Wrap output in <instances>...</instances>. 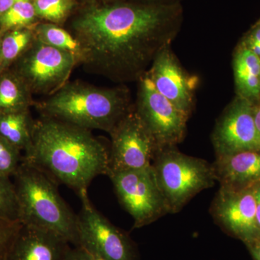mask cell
<instances>
[{"instance_id":"cell-30","label":"cell","mask_w":260,"mask_h":260,"mask_svg":"<svg viewBox=\"0 0 260 260\" xmlns=\"http://www.w3.org/2000/svg\"><path fill=\"white\" fill-rule=\"evenodd\" d=\"M21 1L24 0H0V15L4 14L17 3Z\"/></svg>"},{"instance_id":"cell-12","label":"cell","mask_w":260,"mask_h":260,"mask_svg":"<svg viewBox=\"0 0 260 260\" xmlns=\"http://www.w3.org/2000/svg\"><path fill=\"white\" fill-rule=\"evenodd\" d=\"M211 140L216 156L243 150H260L253 103L236 95L217 119Z\"/></svg>"},{"instance_id":"cell-31","label":"cell","mask_w":260,"mask_h":260,"mask_svg":"<svg viewBox=\"0 0 260 260\" xmlns=\"http://www.w3.org/2000/svg\"><path fill=\"white\" fill-rule=\"evenodd\" d=\"M146 3H158V4H174L179 3L177 0H146Z\"/></svg>"},{"instance_id":"cell-17","label":"cell","mask_w":260,"mask_h":260,"mask_svg":"<svg viewBox=\"0 0 260 260\" xmlns=\"http://www.w3.org/2000/svg\"><path fill=\"white\" fill-rule=\"evenodd\" d=\"M34 124L30 109L1 112L0 136L25 154L31 148Z\"/></svg>"},{"instance_id":"cell-34","label":"cell","mask_w":260,"mask_h":260,"mask_svg":"<svg viewBox=\"0 0 260 260\" xmlns=\"http://www.w3.org/2000/svg\"><path fill=\"white\" fill-rule=\"evenodd\" d=\"M102 1H104V0H102Z\"/></svg>"},{"instance_id":"cell-16","label":"cell","mask_w":260,"mask_h":260,"mask_svg":"<svg viewBox=\"0 0 260 260\" xmlns=\"http://www.w3.org/2000/svg\"><path fill=\"white\" fill-rule=\"evenodd\" d=\"M236 95L251 103L260 100V59L241 43L232 59Z\"/></svg>"},{"instance_id":"cell-19","label":"cell","mask_w":260,"mask_h":260,"mask_svg":"<svg viewBox=\"0 0 260 260\" xmlns=\"http://www.w3.org/2000/svg\"><path fill=\"white\" fill-rule=\"evenodd\" d=\"M35 39L34 27L15 29L2 34L0 73L10 69Z\"/></svg>"},{"instance_id":"cell-20","label":"cell","mask_w":260,"mask_h":260,"mask_svg":"<svg viewBox=\"0 0 260 260\" xmlns=\"http://www.w3.org/2000/svg\"><path fill=\"white\" fill-rule=\"evenodd\" d=\"M36 38L47 45L73 54L80 64L81 47L74 36L68 30L51 23H38L34 26Z\"/></svg>"},{"instance_id":"cell-22","label":"cell","mask_w":260,"mask_h":260,"mask_svg":"<svg viewBox=\"0 0 260 260\" xmlns=\"http://www.w3.org/2000/svg\"><path fill=\"white\" fill-rule=\"evenodd\" d=\"M39 19L48 23L59 24L69 16L76 0H32Z\"/></svg>"},{"instance_id":"cell-11","label":"cell","mask_w":260,"mask_h":260,"mask_svg":"<svg viewBox=\"0 0 260 260\" xmlns=\"http://www.w3.org/2000/svg\"><path fill=\"white\" fill-rule=\"evenodd\" d=\"M210 211L224 232L244 244L259 239L254 186L245 189L220 186Z\"/></svg>"},{"instance_id":"cell-32","label":"cell","mask_w":260,"mask_h":260,"mask_svg":"<svg viewBox=\"0 0 260 260\" xmlns=\"http://www.w3.org/2000/svg\"><path fill=\"white\" fill-rule=\"evenodd\" d=\"M1 37H2V34L0 32V54H1Z\"/></svg>"},{"instance_id":"cell-4","label":"cell","mask_w":260,"mask_h":260,"mask_svg":"<svg viewBox=\"0 0 260 260\" xmlns=\"http://www.w3.org/2000/svg\"><path fill=\"white\" fill-rule=\"evenodd\" d=\"M13 177L22 224L54 233L79 246L77 215L59 194L57 183L23 159Z\"/></svg>"},{"instance_id":"cell-26","label":"cell","mask_w":260,"mask_h":260,"mask_svg":"<svg viewBox=\"0 0 260 260\" xmlns=\"http://www.w3.org/2000/svg\"><path fill=\"white\" fill-rule=\"evenodd\" d=\"M64 260H91L88 253L81 246L71 248Z\"/></svg>"},{"instance_id":"cell-24","label":"cell","mask_w":260,"mask_h":260,"mask_svg":"<svg viewBox=\"0 0 260 260\" xmlns=\"http://www.w3.org/2000/svg\"><path fill=\"white\" fill-rule=\"evenodd\" d=\"M23 157L21 151L0 136V176L13 177Z\"/></svg>"},{"instance_id":"cell-10","label":"cell","mask_w":260,"mask_h":260,"mask_svg":"<svg viewBox=\"0 0 260 260\" xmlns=\"http://www.w3.org/2000/svg\"><path fill=\"white\" fill-rule=\"evenodd\" d=\"M79 197L82 202L77 215L79 246L104 260H136L135 248L127 234L95 209L88 191Z\"/></svg>"},{"instance_id":"cell-15","label":"cell","mask_w":260,"mask_h":260,"mask_svg":"<svg viewBox=\"0 0 260 260\" xmlns=\"http://www.w3.org/2000/svg\"><path fill=\"white\" fill-rule=\"evenodd\" d=\"M212 165L215 181L220 186L245 189L260 184V150L216 156Z\"/></svg>"},{"instance_id":"cell-14","label":"cell","mask_w":260,"mask_h":260,"mask_svg":"<svg viewBox=\"0 0 260 260\" xmlns=\"http://www.w3.org/2000/svg\"><path fill=\"white\" fill-rule=\"evenodd\" d=\"M70 249L57 234L22 224L7 260H64Z\"/></svg>"},{"instance_id":"cell-23","label":"cell","mask_w":260,"mask_h":260,"mask_svg":"<svg viewBox=\"0 0 260 260\" xmlns=\"http://www.w3.org/2000/svg\"><path fill=\"white\" fill-rule=\"evenodd\" d=\"M10 178L0 176V218L20 221L18 197Z\"/></svg>"},{"instance_id":"cell-29","label":"cell","mask_w":260,"mask_h":260,"mask_svg":"<svg viewBox=\"0 0 260 260\" xmlns=\"http://www.w3.org/2000/svg\"><path fill=\"white\" fill-rule=\"evenodd\" d=\"M256 198V218L258 229L260 232V184L254 186Z\"/></svg>"},{"instance_id":"cell-28","label":"cell","mask_w":260,"mask_h":260,"mask_svg":"<svg viewBox=\"0 0 260 260\" xmlns=\"http://www.w3.org/2000/svg\"><path fill=\"white\" fill-rule=\"evenodd\" d=\"M253 114H254V124L260 141V100L253 103Z\"/></svg>"},{"instance_id":"cell-13","label":"cell","mask_w":260,"mask_h":260,"mask_svg":"<svg viewBox=\"0 0 260 260\" xmlns=\"http://www.w3.org/2000/svg\"><path fill=\"white\" fill-rule=\"evenodd\" d=\"M146 73L159 93L190 118L199 79L183 68L171 46L160 51Z\"/></svg>"},{"instance_id":"cell-2","label":"cell","mask_w":260,"mask_h":260,"mask_svg":"<svg viewBox=\"0 0 260 260\" xmlns=\"http://www.w3.org/2000/svg\"><path fill=\"white\" fill-rule=\"evenodd\" d=\"M23 159L78 196L109 171V151L90 130L47 116L34 121L31 148Z\"/></svg>"},{"instance_id":"cell-5","label":"cell","mask_w":260,"mask_h":260,"mask_svg":"<svg viewBox=\"0 0 260 260\" xmlns=\"http://www.w3.org/2000/svg\"><path fill=\"white\" fill-rule=\"evenodd\" d=\"M169 214H175L200 191L215 184L213 165L181 153L175 147L158 150L152 162Z\"/></svg>"},{"instance_id":"cell-25","label":"cell","mask_w":260,"mask_h":260,"mask_svg":"<svg viewBox=\"0 0 260 260\" xmlns=\"http://www.w3.org/2000/svg\"><path fill=\"white\" fill-rule=\"evenodd\" d=\"M22 226L20 221L0 218V260H7L15 237Z\"/></svg>"},{"instance_id":"cell-7","label":"cell","mask_w":260,"mask_h":260,"mask_svg":"<svg viewBox=\"0 0 260 260\" xmlns=\"http://www.w3.org/2000/svg\"><path fill=\"white\" fill-rule=\"evenodd\" d=\"M109 177L121 205L134 220L133 229L146 226L169 214L152 165L112 173Z\"/></svg>"},{"instance_id":"cell-18","label":"cell","mask_w":260,"mask_h":260,"mask_svg":"<svg viewBox=\"0 0 260 260\" xmlns=\"http://www.w3.org/2000/svg\"><path fill=\"white\" fill-rule=\"evenodd\" d=\"M27 85L13 70L0 73V113L30 109L34 105Z\"/></svg>"},{"instance_id":"cell-33","label":"cell","mask_w":260,"mask_h":260,"mask_svg":"<svg viewBox=\"0 0 260 260\" xmlns=\"http://www.w3.org/2000/svg\"><path fill=\"white\" fill-rule=\"evenodd\" d=\"M258 21H259V23H260V19H259V20H258Z\"/></svg>"},{"instance_id":"cell-21","label":"cell","mask_w":260,"mask_h":260,"mask_svg":"<svg viewBox=\"0 0 260 260\" xmlns=\"http://www.w3.org/2000/svg\"><path fill=\"white\" fill-rule=\"evenodd\" d=\"M39 19L32 0H24L0 15V32L34 27Z\"/></svg>"},{"instance_id":"cell-8","label":"cell","mask_w":260,"mask_h":260,"mask_svg":"<svg viewBox=\"0 0 260 260\" xmlns=\"http://www.w3.org/2000/svg\"><path fill=\"white\" fill-rule=\"evenodd\" d=\"M135 108L159 150L175 147L185 138L189 117L159 93L147 73L138 81Z\"/></svg>"},{"instance_id":"cell-3","label":"cell","mask_w":260,"mask_h":260,"mask_svg":"<svg viewBox=\"0 0 260 260\" xmlns=\"http://www.w3.org/2000/svg\"><path fill=\"white\" fill-rule=\"evenodd\" d=\"M34 105L41 116L109 134L134 104H132L129 89L124 85L99 88L81 82H68Z\"/></svg>"},{"instance_id":"cell-27","label":"cell","mask_w":260,"mask_h":260,"mask_svg":"<svg viewBox=\"0 0 260 260\" xmlns=\"http://www.w3.org/2000/svg\"><path fill=\"white\" fill-rule=\"evenodd\" d=\"M254 260H260V238L245 244Z\"/></svg>"},{"instance_id":"cell-6","label":"cell","mask_w":260,"mask_h":260,"mask_svg":"<svg viewBox=\"0 0 260 260\" xmlns=\"http://www.w3.org/2000/svg\"><path fill=\"white\" fill-rule=\"evenodd\" d=\"M78 64L73 54L47 45L36 38L10 69L21 78L32 95L47 97L68 83Z\"/></svg>"},{"instance_id":"cell-9","label":"cell","mask_w":260,"mask_h":260,"mask_svg":"<svg viewBox=\"0 0 260 260\" xmlns=\"http://www.w3.org/2000/svg\"><path fill=\"white\" fill-rule=\"evenodd\" d=\"M109 171L112 173L150 167L159 148L135 110V104L109 133Z\"/></svg>"},{"instance_id":"cell-1","label":"cell","mask_w":260,"mask_h":260,"mask_svg":"<svg viewBox=\"0 0 260 260\" xmlns=\"http://www.w3.org/2000/svg\"><path fill=\"white\" fill-rule=\"evenodd\" d=\"M179 3L90 5L72 23L81 47L80 64L118 83L138 82L180 30Z\"/></svg>"}]
</instances>
